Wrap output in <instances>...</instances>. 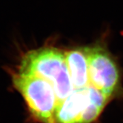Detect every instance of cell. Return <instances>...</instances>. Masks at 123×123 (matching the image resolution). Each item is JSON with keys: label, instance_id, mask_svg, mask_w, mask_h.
<instances>
[{"label": "cell", "instance_id": "cell-5", "mask_svg": "<svg viewBox=\"0 0 123 123\" xmlns=\"http://www.w3.org/2000/svg\"><path fill=\"white\" fill-rule=\"evenodd\" d=\"M66 63L74 89L90 86L87 47H78L65 52Z\"/></svg>", "mask_w": 123, "mask_h": 123}, {"label": "cell", "instance_id": "cell-1", "mask_svg": "<svg viewBox=\"0 0 123 123\" xmlns=\"http://www.w3.org/2000/svg\"><path fill=\"white\" fill-rule=\"evenodd\" d=\"M19 70L45 79L53 86L58 104L74 90L65 56L55 47H43L31 51L23 57Z\"/></svg>", "mask_w": 123, "mask_h": 123}, {"label": "cell", "instance_id": "cell-3", "mask_svg": "<svg viewBox=\"0 0 123 123\" xmlns=\"http://www.w3.org/2000/svg\"><path fill=\"white\" fill-rule=\"evenodd\" d=\"M90 85L110 99L120 86V75L114 57L102 44L87 47Z\"/></svg>", "mask_w": 123, "mask_h": 123}, {"label": "cell", "instance_id": "cell-2", "mask_svg": "<svg viewBox=\"0 0 123 123\" xmlns=\"http://www.w3.org/2000/svg\"><path fill=\"white\" fill-rule=\"evenodd\" d=\"M12 81L35 119L41 123H55L58 102L53 86L47 81L18 70L12 76Z\"/></svg>", "mask_w": 123, "mask_h": 123}, {"label": "cell", "instance_id": "cell-4", "mask_svg": "<svg viewBox=\"0 0 123 123\" xmlns=\"http://www.w3.org/2000/svg\"><path fill=\"white\" fill-rule=\"evenodd\" d=\"M89 102L88 87L74 89L65 100L57 105L55 123H81L82 115Z\"/></svg>", "mask_w": 123, "mask_h": 123}]
</instances>
